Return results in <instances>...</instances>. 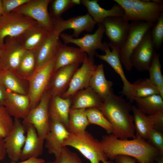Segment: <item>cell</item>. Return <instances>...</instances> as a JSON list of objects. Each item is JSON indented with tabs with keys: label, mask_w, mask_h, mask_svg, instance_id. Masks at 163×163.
Listing matches in <instances>:
<instances>
[{
	"label": "cell",
	"mask_w": 163,
	"mask_h": 163,
	"mask_svg": "<svg viewBox=\"0 0 163 163\" xmlns=\"http://www.w3.org/2000/svg\"><path fill=\"white\" fill-rule=\"evenodd\" d=\"M101 142L107 157L111 160L124 155L134 158L139 163H154L160 155L147 141L137 137L132 140L120 139L110 134L103 136Z\"/></svg>",
	"instance_id": "obj_1"
},
{
	"label": "cell",
	"mask_w": 163,
	"mask_h": 163,
	"mask_svg": "<svg viewBox=\"0 0 163 163\" xmlns=\"http://www.w3.org/2000/svg\"><path fill=\"white\" fill-rule=\"evenodd\" d=\"M99 109L112 126V134L115 137L120 139L136 137L130 102L113 92L103 101Z\"/></svg>",
	"instance_id": "obj_2"
},
{
	"label": "cell",
	"mask_w": 163,
	"mask_h": 163,
	"mask_svg": "<svg viewBox=\"0 0 163 163\" xmlns=\"http://www.w3.org/2000/svg\"><path fill=\"white\" fill-rule=\"evenodd\" d=\"M124 11L123 17L128 21L155 23L163 13L161 0H114Z\"/></svg>",
	"instance_id": "obj_3"
},
{
	"label": "cell",
	"mask_w": 163,
	"mask_h": 163,
	"mask_svg": "<svg viewBox=\"0 0 163 163\" xmlns=\"http://www.w3.org/2000/svg\"><path fill=\"white\" fill-rule=\"evenodd\" d=\"M63 147L70 146L79 151L90 163H100L107 160L101 141L85 131L80 133H70L64 141Z\"/></svg>",
	"instance_id": "obj_4"
},
{
	"label": "cell",
	"mask_w": 163,
	"mask_h": 163,
	"mask_svg": "<svg viewBox=\"0 0 163 163\" xmlns=\"http://www.w3.org/2000/svg\"><path fill=\"white\" fill-rule=\"evenodd\" d=\"M154 23L143 21H132L126 37L120 49V57L122 65L128 71L133 68L130 58L134 50Z\"/></svg>",
	"instance_id": "obj_5"
},
{
	"label": "cell",
	"mask_w": 163,
	"mask_h": 163,
	"mask_svg": "<svg viewBox=\"0 0 163 163\" xmlns=\"http://www.w3.org/2000/svg\"><path fill=\"white\" fill-rule=\"evenodd\" d=\"M33 19L12 11L0 17V49L8 37H17L37 24Z\"/></svg>",
	"instance_id": "obj_6"
},
{
	"label": "cell",
	"mask_w": 163,
	"mask_h": 163,
	"mask_svg": "<svg viewBox=\"0 0 163 163\" xmlns=\"http://www.w3.org/2000/svg\"><path fill=\"white\" fill-rule=\"evenodd\" d=\"M51 96L46 90L37 105L30 109L22 121L24 125H32L39 136L45 140L50 130L49 106Z\"/></svg>",
	"instance_id": "obj_7"
},
{
	"label": "cell",
	"mask_w": 163,
	"mask_h": 163,
	"mask_svg": "<svg viewBox=\"0 0 163 163\" xmlns=\"http://www.w3.org/2000/svg\"><path fill=\"white\" fill-rule=\"evenodd\" d=\"M54 63L55 57L35 71L30 78L28 95L30 100V110L37 105L47 90L53 72Z\"/></svg>",
	"instance_id": "obj_8"
},
{
	"label": "cell",
	"mask_w": 163,
	"mask_h": 163,
	"mask_svg": "<svg viewBox=\"0 0 163 163\" xmlns=\"http://www.w3.org/2000/svg\"><path fill=\"white\" fill-rule=\"evenodd\" d=\"M52 1L30 0L13 11L33 19L39 25L51 32L54 29V26L48 8L49 5Z\"/></svg>",
	"instance_id": "obj_9"
},
{
	"label": "cell",
	"mask_w": 163,
	"mask_h": 163,
	"mask_svg": "<svg viewBox=\"0 0 163 163\" xmlns=\"http://www.w3.org/2000/svg\"><path fill=\"white\" fill-rule=\"evenodd\" d=\"M0 49V65L3 70L17 74L20 63L26 51L17 37H6Z\"/></svg>",
	"instance_id": "obj_10"
},
{
	"label": "cell",
	"mask_w": 163,
	"mask_h": 163,
	"mask_svg": "<svg viewBox=\"0 0 163 163\" xmlns=\"http://www.w3.org/2000/svg\"><path fill=\"white\" fill-rule=\"evenodd\" d=\"M104 33V28L102 24H99L97 29L93 34H87L81 38H75L71 35L62 33L59 35L65 44L73 43L78 46L82 51L88 55V57L94 59L96 51L103 50L102 39Z\"/></svg>",
	"instance_id": "obj_11"
},
{
	"label": "cell",
	"mask_w": 163,
	"mask_h": 163,
	"mask_svg": "<svg viewBox=\"0 0 163 163\" xmlns=\"http://www.w3.org/2000/svg\"><path fill=\"white\" fill-rule=\"evenodd\" d=\"M151 30L145 34L130 56L133 67L139 72L148 70L157 53L152 40Z\"/></svg>",
	"instance_id": "obj_12"
},
{
	"label": "cell",
	"mask_w": 163,
	"mask_h": 163,
	"mask_svg": "<svg viewBox=\"0 0 163 163\" xmlns=\"http://www.w3.org/2000/svg\"><path fill=\"white\" fill-rule=\"evenodd\" d=\"M97 66L94 59L87 56L81 67L74 74L67 90L60 96L64 98H69L78 91L89 87Z\"/></svg>",
	"instance_id": "obj_13"
},
{
	"label": "cell",
	"mask_w": 163,
	"mask_h": 163,
	"mask_svg": "<svg viewBox=\"0 0 163 163\" xmlns=\"http://www.w3.org/2000/svg\"><path fill=\"white\" fill-rule=\"evenodd\" d=\"M24 126L19 119H14L11 131L4 140L6 153L11 162L20 159L21 153L25 141Z\"/></svg>",
	"instance_id": "obj_14"
},
{
	"label": "cell",
	"mask_w": 163,
	"mask_h": 163,
	"mask_svg": "<svg viewBox=\"0 0 163 163\" xmlns=\"http://www.w3.org/2000/svg\"><path fill=\"white\" fill-rule=\"evenodd\" d=\"M54 29L60 34L66 30L72 29L73 31L72 36L78 38L83 31L91 32L96 24L92 17L88 14L64 20L61 17L52 19Z\"/></svg>",
	"instance_id": "obj_15"
},
{
	"label": "cell",
	"mask_w": 163,
	"mask_h": 163,
	"mask_svg": "<svg viewBox=\"0 0 163 163\" xmlns=\"http://www.w3.org/2000/svg\"><path fill=\"white\" fill-rule=\"evenodd\" d=\"M102 24L109 43L120 49L126 37L130 23L123 17L115 16L106 18Z\"/></svg>",
	"instance_id": "obj_16"
},
{
	"label": "cell",
	"mask_w": 163,
	"mask_h": 163,
	"mask_svg": "<svg viewBox=\"0 0 163 163\" xmlns=\"http://www.w3.org/2000/svg\"><path fill=\"white\" fill-rule=\"evenodd\" d=\"M70 132L62 123L57 120H50L49 132L45 138V146L50 154L56 158L60 154L65 140Z\"/></svg>",
	"instance_id": "obj_17"
},
{
	"label": "cell",
	"mask_w": 163,
	"mask_h": 163,
	"mask_svg": "<svg viewBox=\"0 0 163 163\" xmlns=\"http://www.w3.org/2000/svg\"><path fill=\"white\" fill-rule=\"evenodd\" d=\"M79 66L74 64L64 66L53 72L47 90L51 97L61 96L66 91Z\"/></svg>",
	"instance_id": "obj_18"
},
{
	"label": "cell",
	"mask_w": 163,
	"mask_h": 163,
	"mask_svg": "<svg viewBox=\"0 0 163 163\" xmlns=\"http://www.w3.org/2000/svg\"><path fill=\"white\" fill-rule=\"evenodd\" d=\"M104 55L96 53L95 56L108 63L120 76L123 84V94L125 96L128 93L131 84L127 79L123 69L120 57V49L108 43L103 42Z\"/></svg>",
	"instance_id": "obj_19"
},
{
	"label": "cell",
	"mask_w": 163,
	"mask_h": 163,
	"mask_svg": "<svg viewBox=\"0 0 163 163\" xmlns=\"http://www.w3.org/2000/svg\"><path fill=\"white\" fill-rule=\"evenodd\" d=\"M60 34L55 29L36 50V71L50 62L56 56L61 42L59 39Z\"/></svg>",
	"instance_id": "obj_20"
},
{
	"label": "cell",
	"mask_w": 163,
	"mask_h": 163,
	"mask_svg": "<svg viewBox=\"0 0 163 163\" xmlns=\"http://www.w3.org/2000/svg\"><path fill=\"white\" fill-rule=\"evenodd\" d=\"M87 57V54L79 48L61 43L55 57L53 72L64 66L82 63Z\"/></svg>",
	"instance_id": "obj_21"
},
{
	"label": "cell",
	"mask_w": 163,
	"mask_h": 163,
	"mask_svg": "<svg viewBox=\"0 0 163 163\" xmlns=\"http://www.w3.org/2000/svg\"><path fill=\"white\" fill-rule=\"evenodd\" d=\"M4 106L10 115L14 119H24L30 110V100L28 95L7 90Z\"/></svg>",
	"instance_id": "obj_22"
},
{
	"label": "cell",
	"mask_w": 163,
	"mask_h": 163,
	"mask_svg": "<svg viewBox=\"0 0 163 163\" xmlns=\"http://www.w3.org/2000/svg\"><path fill=\"white\" fill-rule=\"evenodd\" d=\"M24 126L26 135L20 157V159L22 161L32 158H38L41 155L43 152L44 140L39 136L33 125L29 124Z\"/></svg>",
	"instance_id": "obj_23"
},
{
	"label": "cell",
	"mask_w": 163,
	"mask_h": 163,
	"mask_svg": "<svg viewBox=\"0 0 163 163\" xmlns=\"http://www.w3.org/2000/svg\"><path fill=\"white\" fill-rule=\"evenodd\" d=\"M98 0H81L82 4L87 8L88 13L96 23L102 24L106 18L111 17H123L124 11L122 7L115 3L110 9L102 8Z\"/></svg>",
	"instance_id": "obj_24"
},
{
	"label": "cell",
	"mask_w": 163,
	"mask_h": 163,
	"mask_svg": "<svg viewBox=\"0 0 163 163\" xmlns=\"http://www.w3.org/2000/svg\"><path fill=\"white\" fill-rule=\"evenodd\" d=\"M50 32L37 23L17 37L26 50H37Z\"/></svg>",
	"instance_id": "obj_25"
},
{
	"label": "cell",
	"mask_w": 163,
	"mask_h": 163,
	"mask_svg": "<svg viewBox=\"0 0 163 163\" xmlns=\"http://www.w3.org/2000/svg\"><path fill=\"white\" fill-rule=\"evenodd\" d=\"M70 98L71 109H99L103 102L100 96L90 86L78 91Z\"/></svg>",
	"instance_id": "obj_26"
},
{
	"label": "cell",
	"mask_w": 163,
	"mask_h": 163,
	"mask_svg": "<svg viewBox=\"0 0 163 163\" xmlns=\"http://www.w3.org/2000/svg\"><path fill=\"white\" fill-rule=\"evenodd\" d=\"M71 106L70 97L64 98L60 96L51 97L49 106L50 120L59 121L66 127Z\"/></svg>",
	"instance_id": "obj_27"
},
{
	"label": "cell",
	"mask_w": 163,
	"mask_h": 163,
	"mask_svg": "<svg viewBox=\"0 0 163 163\" xmlns=\"http://www.w3.org/2000/svg\"><path fill=\"white\" fill-rule=\"evenodd\" d=\"M113 83L107 80L105 77L103 65H99L91 77L89 86L98 94L103 101L113 93Z\"/></svg>",
	"instance_id": "obj_28"
},
{
	"label": "cell",
	"mask_w": 163,
	"mask_h": 163,
	"mask_svg": "<svg viewBox=\"0 0 163 163\" xmlns=\"http://www.w3.org/2000/svg\"><path fill=\"white\" fill-rule=\"evenodd\" d=\"M158 94L157 87L149 78H140L131 84L128 93L126 96L130 101L135 98Z\"/></svg>",
	"instance_id": "obj_29"
},
{
	"label": "cell",
	"mask_w": 163,
	"mask_h": 163,
	"mask_svg": "<svg viewBox=\"0 0 163 163\" xmlns=\"http://www.w3.org/2000/svg\"><path fill=\"white\" fill-rule=\"evenodd\" d=\"M132 111L136 136L147 140L150 132L153 129L148 116L134 105H132Z\"/></svg>",
	"instance_id": "obj_30"
},
{
	"label": "cell",
	"mask_w": 163,
	"mask_h": 163,
	"mask_svg": "<svg viewBox=\"0 0 163 163\" xmlns=\"http://www.w3.org/2000/svg\"><path fill=\"white\" fill-rule=\"evenodd\" d=\"M85 110L70 108L66 127L70 133H80L86 131L89 123Z\"/></svg>",
	"instance_id": "obj_31"
},
{
	"label": "cell",
	"mask_w": 163,
	"mask_h": 163,
	"mask_svg": "<svg viewBox=\"0 0 163 163\" xmlns=\"http://www.w3.org/2000/svg\"><path fill=\"white\" fill-rule=\"evenodd\" d=\"M134 101L136 107L147 115L163 110V98L158 94L135 98Z\"/></svg>",
	"instance_id": "obj_32"
},
{
	"label": "cell",
	"mask_w": 163,
	"mask_h": 163,
	"mask_svg": "<svg viewBox=\"0 0 163 163\" xmlns=\"http://www.w3.org/2000/svg\"><path fill=\"white\" fill-rule=\"evenodd\" d=\"M0 83L7 90L21 94L26 95L25 90L20 80L12 72L3 70L0 73Z\"/></svg>",
	"instance_id": "obj_33"
},
{
	"label": "cell",
	"mask_w": 163,
	"mask_h": 163,
	"mask_svg": "<svg viewBox=\"0 0 163 163\" xmlns=\"http://www.w3.org/2000/svg\"><path fill=\"white\" fill-rule=\"evenodd\" d=\"M159 58V54L157 53L148 71L149 79L157 87L159 94L163 98V76Z\"/></svg>",
	"instance_id": "obj_34"
},
{
	"label": "cell",
	"mask_w": 163,
	"mask_h": 163,
	"mask_svg": "<svg viewBox=\"0 0 163 163\" xmlns=\"http://www.w3.org/2000/svg\"><path fill=\"white\" fill-rule=\"evenodd\" d=\"M85 111L89 124L97 125L104 129L108 134L113 133V130L112 126L99 109H87Z\"/></svg>",
	"instance_id": "obj_35"
},
{
	"label": "cell",
	"mask_w": 163,
	"mask_h": 163,
	"mask_svg": "<svg viewBox=\"0 0 163 163\" xmlns=\"http://www.w3.org/2000/svg\"><path fill=\"white\" fill-rule=\"evenodd\" d=\"M36 50H27L20 63L17 74L27 76L34 72L36 67Z\"/></svg>",
	"instance_id": "obj_36"
},
{
	"label": "cell",
	"mask_w": 163,
	"mask_h": 163,
	"mask_svg": "<svg viewBox=\"0 0 163 163\" xmlns=\"http://www.w3.org/2000/svg\"><path fill=\"white\" fill-rule=\"evenodd\" d=\"M151 31L152 42L156 50H158L163 42V13L154 23Z\"/></svg>",
	"instance_id": "obj_37"
},
{
	"label": "cell",
	"mask_w": 163,
	"mask_h": 163,
	"mask_svg": "<svg viewBox=\"0 0 163 163\" xmlns=\"http://www.w3.org/2000/svg\"><path fill=\"white\" fill-rule=\"evenodd\" d=\"M14 124L11 116L4 106L0 105V138H4L9 133Z\"/></svg>",
	"instance_id": "obj_38"
},
{
	"label": "cell",
	"mask_w": 163,
	"mask_h": 163,
	"mask_svg": "<svg viewBox=\"0 0 163 163\" xmlns=\"http://www.w3.org/2000/svg\"><path fill=\"white\" fill-rule=\"evenodd\" d=\"M51 13L52 19L58 18L64 12L73 6L71 0H54L51 3Z\"/></svg>",
	"instance_id": "obj_39"
},
{
	"label": "cell",
	"mask_w": 163,
	"mask_h": 163,
	"mask_svg": "<svg viewBox=\"0 0 163 163\" xmlns=\"http://www.w3.org/2000/svg\"><path fill=\"white\" fill-rule=\"evenodd\" d=\"M56 163H83L78 155L63 147L55 160Z\"/></svg>",
	"instance_id": "obj_40"
},
{
	"label": "cell",
	"mask_w": 163,
	"mask_h": 163,
	"mask_svg": "<svg viewBox=\"0 0 163 163\" xmlns=\"http://www.w3.org/2000/svg\"><path fill=\"white\" fill-rule=\"evenodd\" d=\"M147 141L158 151L161 155H163V134L162 132L152 129L149 134Z\"/></svg>",
	"instance_id": "obj_41"
},
{
	"label": "cell",
	"mask_w": 163,
	"mask_h": 163,
	"mask_svg": "<svg viewBox=\"0 0 163 163\" xmlns=\"http://www.w3.org/2000/svg\"><path fill=\"white\" fill-rule=\"evenodd\" d=\"M30 0H2L3 14L10 13Z\"/></svg>",
	"instance_id": "obj_42"
},
{
	"label": "cell",
	"mask_w": 163,
	"mask_h": 163,
	"mask_svg": "<svg viewBox=\"0 0 163 163\" xmlns=\"http://www.w3.org/2000/svg\"><path fill=\"white\" fill-rule=\"evenodd\" d=\"M153 129L162 132L163 130V110L148 115Z\"/></svg>",
	"instance_id": "obj_43"
},
{
	"label": "cell",
	"mask_w": 163,
	"mask_h": 163,
	"mask_svg": "<svg viewBox=\"0 0 163 163\" xmlns=\"http://www.w3.org/2000/svg\"><path fill=\"white\" fill-rule=\"evenodd\" d=\"M114 160L116 163H136V161L131 157L124 155H118Z\"/></svg>",
	"instance_id": "obj_44"
},
{
	"label": "cell",
	"mask_w": 163,
	"mask_h": 163,
	"mask_svg": "<svg viewBox=\"0 0 163 163\" xmlns=\"http://www.w3.org/2000/svg\"><path fill=\"white\" fill-rule=\"evenodd\" d=\"M6 154L4 139L0 138V161L4 158Z\"/></svg>",
	"instance_id": "obj_45"
},
{
	"label": "cell",
	"mask_w": 163,
	"mask_h": 163,
	"mask_svg": "<svg viewBox=\"0 0 163 163\" xmlns=\"http://www.w3.org/2000/svg\"><path fill=\"white\" fill-rule=\"evenodd\" d=\"M7 90L0 83V105L4 106Z\"/></svg>",
	"instance_id": "obj_46"
},
{
	"label": "cell",
	"mask_w": 163,
	"mask_h": 163,
	"mask_svg": "<svg viewBox=\"0 0 163 163\" xmlns=\"http://www.w3.org/2000/svg\"><path fill=\"white\" fill-rule=\"evenodd\" d=\"M45 161L43 159L32 158L19 162H11V163H44Z\"/></svg>",
	"instance_id": "obj_47"
},
{
	"label": "cell",
	"mask_w": 163,
	"mask_h": 163,
	"mask_svg": "<svg viewBox=\"0 0 163 163\" xmlns=\"http://www.w3.org/2000/svg\"><path fill=\"white\" fill-rule=\"evenodd\" d=\"M71 0L72 3L74 5H80L81 4V0Z\"/></svg>",
	"instance_id": "obj_48"
},
{
	"label": "cell",
	"mask_w": 163,
	"mask_h": 163,
	"mask_svg": "<svg viewBox=\"0 0 163 163\" xmlns=\"http://www.w3.org/2000/svg\"><path fill=\"white\" fill-rule=\"evenodd\" d=\"M3 14L2 0H0V17Z\"/></svg>",
	"instance_id": "obj_49"
},
{
	"label": "cell",
	"mask_w": 163,
	"mask_h": 163,
	"mask_svg": "<svg viewBox=\"0 0 163 163\" xmlns=\"http://www.w3.org/2000/svg\"><path fill=\"white\" fill-rule=\"evenodd\" d=\"M102 162L103 163H115L113 161H108L107 160L104 161Z\"/></svg>",
	"instance_id": "obj_50"
},
{
	"label": "cell",
	"mask_w": 163,
	"mask_h": 163,
	"mask_svg": "<svg viewBox=\"0 0 163 163\" xmlns=\"http://www.w3.org/2000/svg\"><path fill=\"white\" fill-rule=\"evenodd\" d=\"M44 163H56V161L55 160L54 161H49V162H45Z\"/></svg>",
	"instance_id": "obj_51"
},
{
	"label": "cell",
	"mask_w": 163,
	"mask_h": 163,
	"mask_svg": "<svg viewBox=\"0 0 163 163\" xmlns=\"http://www.w3.org/2000/svg\"><path fill=\"white\" fill-rule=\"evenodd\" d=\"M3 70L2 69L1 67V66L0 65V73Z\"/></svg>",
	"instance_id": "obj_52"
},
{
	"label": "cell",
	"mask_w": 163,
	"mask_h": 163,
	"mask_svg": "<svg viewBox=\"0 0 163 163\" xmlns=\"http://www.w3.org/2000/svg\"><path fill=\"white\" fill-rule=\"evenodd\" d=\"M1 49H0V54H1Z\"/></svg>",
	"instance_id": "obj_53"
}]
</instances>
